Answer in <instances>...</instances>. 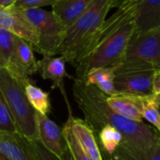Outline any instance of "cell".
<instances>
[{
    "label": "cell",
    "instance_id": "obj_4",
    "mask_svg": "<svg viewBox=\"0 0 160 160\" xmlns=\"http://www.w3.org/2000/svg\"><path fill=\"white\" fill-rule=\"evenodd\" d=\"M0 90L13 118L17 133L29 140H38L36 111L30 106L24 85L7 70H0Z\"/></svg>",
    "mask_w": 160,
    "mask_h": 160
},
{
    "label": "cell",
    "instance_id": "obj_20",
    "mask_svg": "<svg viewBox=\"0 0 160 160\" xmlns=\"http://www.w3.org/2000/svg\"><path fill=\"white\" fill-rule=\"evenodd\" d=\"M97 135L102 153H106L108 155L114 154L118 147L122 142V135L115 128L109 125L102 127L98 131Z\"/></svg>",
    "mask_w": 160,
    "mask_h": 160
},
{
    "label": "cell",
    "instance_id": "obj_14",
    "mask_svg": "<svg viewBox=\"0 0 160 160\" xmlns=\"http://www.w3.org/2000/svg\"><path fill=\"white\" fill-rule=\"evenodd\" d=\"M93 2L94 0H60L52 7V12L66 29L86 12Z\"/></svg>",
    "mask_w": 160,
    "mask_h": 160
},
{
    "label": "cell",
    "instance_id": "obj_5",
    "mask_svg": "<svg viewBox=\"0 0 160 160\" xmlns=\"http://www.w3.org/2000/svg\"><path fill=\"white\" fill-rule=\"evenodd\" d=\"M23 12L38 34L37 52L42 54V57L57 56L65 31L57 16L52 12L42 9L24 10Z\"/></svg>",
    "mask_w": 160,
    "mask_h": 160
},
{
    "label": "cell",
    "instance_id": "obj_9",
    "mask_svg": "<svg viewBox=\"0 0 160 160\" xmlns=\"http://www.w3.org/2000/svg\"><path fill=\"white\" fill-rule=\"evenodd\" d=\"M0 28L26 41L34 51H37L39 44L38 34L22 10L13 6L0 9Z\"/></svg>",
    "mask_w": 160,
    "mask_h": 160
},
{
    "label": "cell",
    "instance_id": "obj_19",
    "mask_svg": "<svg viewBox=\"0 0 160 160\" xmlns=\"http://www.w3.org/2000/svg\"><path fill=\"white\" fill-rule=\"evenodd\" d=\"M24 90L32 108L39 114L47 116L52 108L49 92H46L41 88L37 87L32 81L27 83L24 86Z\"/></svg>",
    "mask_w": 160,
    "mask_h": 160
},
{
    "label": "cell",
    "instance_id": "obj_1",
    "mask_svg": "<svg viewBox=\"0 0 160 160\" xmlns=\"http://www.w3.org/2000/svg\"><path fill=\"white\" fill-rule=\"evenodd\" d=\"M72 96L94 135L102 127L109 125L122 135V142L142 148L160 142V134L155 128L145 122L128 119L112 110L107 104V95L96 87L73 78Z\"/></svg>",
    "mask_w": 160,
    "mask_h": 160
},
{
    "label": "cell",
    "instance_id": "obj_10",
    "mask_svg": "<svg viewBox=\"0 0 160 160\" xmlns=\"http://www.w3.org/2000/svg\"><path fill=\"white\" fill-rule=\"evenodd\" d=\"M36 124L38 131V140L50 152L61 160H65V154L68 151L65 142L62 128L48 116H43L36 112Z\"/></svg>",
    "mask_w": 160,
    "mask_h": 160
},
{
    "label": "cell",
    "instance_id": "obj_24",
    "mask_svg": "<svg viewBox=\"0 0 160 160\" xmlns=\"http://www.w3.org/2000/svg\"><path fill=\"white\" fill-rule=\"evenodd\" d=\"M0 131L8 133H17L13 118L1 90H0Z\"/></svg>",
    "mask_w": 160,
    "mask_h": 160
},
{
    "label": "cell",
    "instance_id": "obj_16",
    "mask_svg": "<svg viewBox=\"0 0 160 160\" xmlns=\"http://www.w3.org/2000/svg\"><path fill=\"white\" fill-rule=\"evenodd\" d=\"M143 97L121 94L108 97L107 104L115 112L137 122H143L141 109H142Z\"/></svg>",
    "mask_w": 160,
    "mask_h": 160
},
{
    "label": "cell",
    "instance_id": "obj_3",
    "mask_svg": "<svg viewBox=\"0 0 160 160\" xmlns=\"http://www.w3.org/2000/svg\"><path fill=\"white\" fill-rule=\"evenodd\" d=\"M135 30V20H133L96 43L73 67L75 70L73 78L84 81L87 72L91 69L100 67L115 68L118 66L122 61Z\"/></svg>",
    "mask_w": 160,
    "mask_h": 160
},
{
    "label": "cell",
    "instance_id": "obj_22",
    "mask_svg": "<svg viewBox=\"0 0 160 160\" xmlns=\"http://www.w3.org/2000/svg\"><path fill=\"white\" fill-rule=\"evenodd\" d=\"M14 35L0 28V70H7L12 54Z\"/></svg>",
    "mask_w": 160,
    "mask_h": 160
},
{
    "label": "cell",
    "instance_id": "obj_17",
    "mask_svg": "<svg viewBox=\"0 0 160 160\" xmlns=\"http://www.w3.org/2000/svg\"><path fill=\"white\" fill-rule=\"evenodd\" d=\"M114 68L100 67L91 69L87 72L84 81L90 85L96 87L108 97H111L118 94L114 87Z\"/></svg>",
    "mask_w": 160,
    "mask_h": 160
},
{
    "label": "cell",
    "instance_id": "obj_2",
    "mask_svg": "<svg viewBox=\"0 0 160 160\" xmlns=\"http://www.w3.org/2000/svg\"><path fill=\"white\" fill-rule=\"evenodd\" d=\"M109 10V0H94L88 11L65 29L57 55L74 67L85 55Z\"/></svg>",
    "mask_w": 160,
    "mask_h": 160
},
{
    "label": "cell",
    "instance_id": "obj_15",
    "mask_svg": "<svg viewBox=\"0 0 160 160\" xmlns=\"http://www.w3.org/2000/svg\"><path fill=\"white\" fill-rule=\"evenodd\" d=\"M160 26V0H141L135 17L136 33Z\"/></svg>",
    "mask_w": 160,
    "mask_h": 160
},
{
    "label": "cell",
    "instance_id": "obj_31",
    "mask_svg": "<svg viewBox=\"0 0 160 160\" xmlns=\"http://www.w3.org/2000/svg\"><path fill=\"white\" fill-rule=\"evenodd\" d=\"M65 160H73V158L72 157V155L70 154L69 151H67L66 154H65Z\"/></svg>",
    "mask_w": 160,
    "mask_h": 160
},
{
    "label": "cell",
    "instance_id": "obj_32",
    "mask_svg": "<svg viewBox=\"0 0 160 160\" xmlns=\"http://www.w3.org/2000/svg\"><path fill=\"white\" fill-rule=\"evenodd\" d=\"M0 160H8L7 158H5L4 156H2L1 154H0Z\"/></svg>",
    "mask_w": 160,
    "mask_h": 160
},
{
    "label": "cell",
    "instance_id": "obj_7",
    "mask_svg": "<svg viewBox=\"0 0 160 160\" xmlns=\"http://www.w3.org/2000/svg\"><path fill=\"white\" fill-rule=\"evenodd\" d=\"M153 69L143 66L119 64L114 68V87L118 93L138 97L152 95Z\"/></svg>",
    "mask_w": 160,
    "mask_h": 160
},
{
    "label": "cell",
    "instance_id": "obj_21",
    "mask_svg": "<svg viewBox=\"0 0 160 160\" xmlns=\"http://www.w3.org/2000/svg\"><path fill=\"white\" fill-rule=\"evenodd\" d=\"M160 96L150 95L143 97L141 114L143 120H146L160 134Z\"/></svg>",
    "mask_w": 160,
    "mask_h": 160
},
{
    "label": "cell",
    "instance_id": "obj_28",
    "mask_svg": "<svg viewBox=\"0 0 160 160\" xmlns=\"http://www.w3.org/2000/svg\"><path fill=\"white\" fill-rule=\"evenodd\" d=\"M16 0H0V9L9 8L13 6Z\"/></svg>",
    "mask_w": 160,
    "mask_h": 160
},
{
    "label": "cell",
    "instance_id": "obj_25",
    "mask_svg": "<svg viewBox=\"0 0 160 160\" xmlns=\"http://www.w3.org/2000/svg\"><path fill=\"white\" fill-rule=\"evenodd\" d=\"M60 0H16L13 7L20 10L29 9H42V7L57 5Z\"/></svg>",
    "mask_w": 160,
    "mask_h": 160
},
{
    "label": "cell",
    "instance_id": "obj_23",
    "mask_svg": "<svg viewBox=\"0 0 160 160\" xmlns=\"http://www.w3.org/2000/svg\"><path fill=\"white\" fill-rule=\"evenodd\" d=\"M63 137L65 139V142L67 144L68 151L73 160H92L87 153L84 152V150L79 145L78 141L76 140L75 137L73 136L69 124L66 122L65 125L62 128Z\"/></svg>",
    "mask_w": 160,
    "mask_h": 160
},
{
    "label": "cell",
    "instance_id": "obj_6",
    "mask_svg": "<svg viewBox=\"0 0 160 160\" xmlns=\"http://www.w3.org/2000/svg\"><path fill=\"white\" fill-rule=\"evenodd\" d=\"M121 63L160 69V26L144 32H135Z\"/></svg>",
    "mask_w": 160,
    "mask_h": 160
},
{
    "label": "cell",
    "instance_id": "obj_29",
    "mask_svg": "<svg viewBox=\"0 0 160 160\" xmlns=\"http://www.w3.org/2000/svg\"><path fill=\"white\" fill-rule=\"evenodd\" d=\"M126 0H109V6H110V9H113V8H116L118 9L119 7H121Z\"/></svg>",
    "mask_w": 160,
    "mask_h": 160
},
{
    "label": "cell",
    "instance_id": "obj_18",
    "mask_svg": "<svg viewBox=\"0 0 160 160\" xmlns=\"http://www.w3.org/2000/svg\"><path fill=\"white\" fill-rule=\"evenodd\" d=\"M114 154L122 160H160V142L144 148L122 142Z\"/></svg>",
    "mask_w": 160,
    "mask_h": 160
},
{
    "label": "cell",
    "instance_id": "obj_27",
    "mask_svg": "<svg viewBox=\"0 0 160 160\" xmlns=\"http://www.w3.org/2000/svg\"><path fill=\"white\" fill-rule=\"evenodd\" d=\"M152 93L160 96V69L155 70L152 77Z\"/></svg>",
    "mask_w": 160,
    "mask_h": 160
},
{
    "label": "cell",
    "instance_id": "obj_13",
    "mask_svg": "<svg viewBox=\"0 0 160 160\" xmlns=\"http://www.w3.org/2000/svg\"><path fill=\"white\" fill-rule=\"evenodd\" d=\"M66 122L69 124L73 136L87 155L92 160H103L95 135L89 124L84 120L76 118L73 115H69Z\"/></svg>",
    "mask_w": 160,
    "mask_h": 160
},
{
    "label": "cell",
    "instance_id": "obj_11",
    "mask_svg": "<svg viewBox=\"0 0 160 160\" xmlns=\"http://www.w3.org/2000/svg\"><path fill=\"white\" fill-rule=\"evenodd\" d=\"M0 154L8 160H38L32 141L19 133L0 131Z\"/></svg>",
    "mask_w": 160,
    "mask_h": 160
},
{
    "label": "cell",
    "instance_id": "obj_30",
    "mask_svg": "<svg viewBox=\"0 0 160 160\" xmlns=\"http://www.w3.org/2000/svg\"><path fill=\"white\" fill-rule=\"evenodd\" d=\"M103 156V160H122L118 155L116 154H112V155H108L106 153H102Z\"/></svg>",
    "mask_w": 160,
    "mask_h": 160
},
{
    "label": "cell",
    "instance_id": "obj_8",
    "mask_svg": "<svg viewBox=\"0 0 160 160\" xmlns=\"http://www.w3.org/2000/svg\"><path fill=\"white\" fill-rule=\"evenodd\" d=\"M33 51L29 43L14 36L12 54L7 71L24 86L31 81L30 76L38 72V60Z\"/></svg>",
    "mask_w": 160,
    "mask_h": 160
},
{
    "label": "cell",
    "instance_id": "obj_12",
    "mask_svg": "<svg viewBox=\"0 0 160 160\" xmlns=\"http://www.w3.org/2000/svg\"><path fill=\"white\" fill-rule=\"evenodd\" d=\"M38 72L43 79L50 80L52 82L51 89H58L64 97V101L69 108V115H72L70 103L68 101L67 94L65 92L64 79L72 78L66 72V62L61 57H42V59L38 60Z\"/></svg>",
    "mask_w": 160,
    "mask_h": 160
},
{
    "label": "cell",
    "instance_id": "obj_26",
    "mask_svg": "<svg viewBox=\"0 0 160 160\" xmlns=\"http://www.w3.org/2000/svg\"><path fill=\"white\" fill-rule=\"evenodd\" d=\"M32 144L38 160H61L44 148L39 140H32Z\"/></svg>",
    "mask_w": 160,
    "mask_h": 160
}]
</instances>
